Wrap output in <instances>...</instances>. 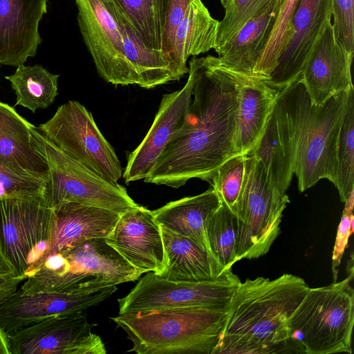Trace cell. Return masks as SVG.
<instances>
[{"mask_svg": "<svg viewBox=\"0 0 354 354\" xmlns=\"http://www.w3.org/2000/svg\"><path fill=\"white\" fill-rule=\"evenodd\" d=\"M192 100L181 128L145 178V183L179 188L192 178L211 182L216 170L236 156L237 94L242 74L218 57L194 56Z\"/></svg>", "mask_w": 354, "mask_h": 354, "instance_id": "1", "label": "cell"}, {"mask_svg": "<svg viewBox=\"0 0 354 354\" xmlns=\"http://www.w3.org/2000/svg\"><path fill=\"white\" fill-rule=\"evenodd\" d=\"M309 288L302 278L288 273L241 282L212 354L296 353L289 322Z\"/></svg>", "mask_w": 354, "mask_h": 354, "instance_id": "2", "label": "cell"}, {"mask_svg": "<svg viewBox=\"0 0 354 354\" xmlns=\"http://www.w3.org/2000/svg\"><path fill=\"white\" fill-rule=\"evenodd\" d=\"M348 92L315 106L299 79L279 91L294 140L295 175L301 192L322 179L335 184L339 136Z\"/></svg>", "mask_w": 354, "mask_h": 354, "instance_id": "3", "label": "cell"}, {"mask_svg": "<svg viewBox=\"0 0 354 354\" xmlns=\"http://www.w3.org/2000/svg\"><path fill=\"white\" fill-rule=\"evenodd\" d=\"M229 305L201 306L118 314L111 319L138 354H212L226 322Z\"/></svg>", "mask_w": 354, "mask_h": 354, "instance_id": "4", "label": "cell"}, {"mask_svg": "<svg viewBox=\"0 0 354 354\" xmlns=\"http://www.w3.org/2000/svg\"><path fill=\"white\" fill-rule=\"evenodd\" d=\"M142 274L105 238L93 239L45 257L26 277L23 292L88 293L135 281Z\"/></svg>", "mask_w": 354, "mask_h": 354, "instance_id": "5", "label": "cell"}, {"mask_svg": "<svg viewBox=\"0 0 354 354\" xmlns=\"http://www.w3.org/2000/svg\"><path fill=\"white\" fill-rule=\"evenodd\" d=\"M353 268L340 281L309 288L289 322L296 353L351 354L354 324Z\"/></svg>", "mask_w": 354, "mask_h": 354, "instance_id": "6", "label": "cell"}, {"mask_svg": "<svg viewBox=\"0 0 354 354\" xmlns=\"http://www.w3.org/2000/svg\"><path fill=\"white\" fill-rule=\"evenodd\" d=\"M30 134L34 147L48 167L44 198L50 208L73 202L121 215L140 205L124 187L107 181L88 169L56 147L34 125Z\"/></svg>", "mask_w": 354, "mask_h": 354, "instance_id": "7", "label": "cell"}, {"mask_svg": "<svg viewBox=\"0 0 354 354\" xmlns=\"http://www.w3.org/2000/svg\"><path fill=\"white\" fill-rule=\"evenodd\" d=\"M246 175L236 216V261L266 254L281 233L283 212L290 203L270 185L260 161L246 154Z\"/></svg>", "mask_w": 354, "mask_h": 354, "instance_id": "8", "label": "cell"}, {"mask_svg": "<svg viewBox=\"0 0 354 354\" xmlns=\"http://www.w3.org/2000/svg\"><path fill=\"white\" fill-rule=\"evenodd\" d=\"M37 129L52 143L88 169L111 183H118L122 169L113 148L93 117L80 102L70 100Z\"/></svg>", "mask_w": 354, "mask_h": 354, "instance_id": "9", "label": "cell"}, {"mask_svg": "<svg viewBox=\"0 0 354 354\" xmlns=\"http://www.w3.org/2000/svg\"><path fill=\"white\" fill-rule=\"evenodd\" d=\"M54 212L41 196L0 201V247L25 279L47 252Z\"/></svg>", "mask_w": 354, "mask_h": 354, "instance_id": "10", "label": "cell"}, {"mask_svg": "<svg viewBox=\"0 0 354 354\" xmlns=\"http://www.w3.org/2000/svg\"><path fill=\"white\" fill-rule=\"evenodd\" d=\"M241 282L232 268L214 279L203 281H173L147 272L126 296L118 299V314L228 305Z\"/></svg>", "mask_w": 354, "mask_h": 354, "instance_id": "11", "label": "cell"}, {"mask_svg": "<svg viewBox=\"0 0 354 354\" xmlns=\"http://www.w3.org/2000/svg\"><path fill=\"white\" fill-rule=\"evenodd\" d=\"M83 40L99 75L113 85H135L123 48L120 8L115 0H75Z\"/></svg>", "mask_w": 354, "mask_h": 354, "instance_id": "12", "label": "cell"}, {"mask_svg": "<svg viewBox=\"0 0 354 354\" xmlns=\"http://www.w3.org/2000/svg\"><path fill=\"white\" fill-rule=\"evenodd\" d=\"M85 311L53 316L7 335L10 354H106Z\"/></svg>", "mask_w": 354, "mask_h": 354, "instance_id": "13", "label": "cell"}, {"mask_svg": "<svg viewBox=\"0 0 354 354\" xmlns=\"http://www.w3.org/2000/svg\"><path fill=\"white\" fill-rule=\"evenodd\" d=\"M188 78L181 89L164 95L153 122L140 144L127 157L122 176L127 184L144 180L174 135L183 126L192 100L196 71L189 62Z\"/></svg>", "mask_w": 354, "mask_h": 354, "instance_id": "14", "label": "cell"}, {"mask_svg": "<svg viewBox=\"0 0 354 354\" xmlns=\"http://www.w3.org/2000/svg\"><path fill=\"white\" fill-rule=\"evenodd\" d=\"M332 19V0H300L290 21L286 44L267 84L279 91L297 81L326 24Z\"/></svg>", "mask_w": 354, "mask_h": 354, "instance_id": "15", "label": "cell"}, {"mask_svg": "<svg viewBox=\"0 0 354 354\" xmlns=\"http://www.w3.org/2000/svg\"><path fill=\"white\" fill-rule=\"evenodd\" d=\"M106 243L142 274L160 275L167 265L160 225L139 205L120 215Z\"/></svg>", "mask_w": 354, "mask_h": 354, "instance_id": "16", "label": "cell"}, {"mask_svg": "<svg viewBox=\"0 0 354 354\" xmlns=\"http://www.w3.org/2000/svg\"><path fill=\"white\" fill-rule=\"evenodd\" d=\"M116 286L88 293L17 292L0 305V327L9 335L57 315L86 311L110 297Z\"/></svg>", "mask_w": 354, "mask_h": 354, "instance_id": "17", "label": "cell"}, {"mask_svg": "<svg viewBox=\"0 0 354 354\" xmlns=\"http://www.w3.org/2000/svg\"><path fill=\"white\" fill-rule=\"evenodd\" d=\"M353 55L337 39L330 21L313 46L299 77L313 105H322L331 97L354 88L351 79Z\"/></svg>", "mask_w": 354, "mask_h": 354, "instance_id": "18", "label": "cell"}, {"mask_svg": "<svg viewBox=\"0 0 354 354\" xmlns=\"http://www.w3.org/2000/svg\"><path fill=\"white\" fill-rule=\"evenodd\" d=\"M47 0H0V63L17 67L36 55Z\"/></svg>", "mask_w": 354, "mask_h": 354, "instance_id": "19", "label": "cell"}, {"mask_svg": "<svg viewBox=\"0 0 354 354\" xmlns=\"http://www.w3.org/2000/svg\"><path fill=\"white\" fill-rule=\"evenodd\" d=\"M249 153L261 163L271 187L286 194L295 174V149L290 122L280 93L265 131Z\"/></svg>", "mask_w": 354, "mask_h": 354, "instance_id": "20", "label": "cell"}, {"mask_svg": "<svg viewBox=\"0 0 354 354\" xmlns=\"http://www.w3.org/2000/svg\"><path fill=\"white\" fill-rule=\"evenodd\" d=\"M279 93L264 80L242 75L235 117L234 147L236 155L247 154L258 144Z\"/></svg>", "mask_w": 354, "mask_h": 354, "instance_id": "21", "label": "cell"}, {"mask_svg": "<svg viewBox=\"0 0 354 354\" xmlns=\"http://www.w3.org/2000/svg\"><path fill=\"white\" fill-rule=\"evenodd\" d=\"M52 209L54 225L48 249L43 259L85 241L106 238L120 217L119 214L106 209L73 202Z\"/></svg>", "mask_w": 354, "mask_h": 354, "instance_id": "22", "label": "cell"}, {"mask_svg": "<svg viewBox=\"0 0 354 354\" xmlns=\"http://www.w3.org/2000/svg\"><path fill=\"white\" fill-rule=\"evenodd\" d=\"M280 0H270L218 53L227 68L253 77L255 65L274 26Z\"/></svg>", "mask_w": 354, "mask_h": 354, "instance_id": "23", "label": "cell"}, {"mask_svg": "<svg viewBox=\"0 0 354 354\" xmlns=\"http://www.w3.org/2000/svg\"><path fill=\"white\" fill-rule=\"evenodd\" d=\"M167 265L160 275L173 281L212 280L225 270L210 252L194 240L160 226Z\"/></svg>", "mask_w": 354, "mask_h": 354, "instance_id": "24", "label": "cell"}, {"mask_svg": "<svg viewBox=\"0 0 354 354\" xmlns=\"http://www.w3.org/2000/svg\"><path fill=\"white\" fill-rule=\"evenodd\" d=\"M119 8L124 54L134 77L135 85L151 88L179 80L183 76L171 57L162 50L147 47L120 6Z\"/></svg>", "mask_w": 354, "mask_h": 354, "instance_id": "25", "label": "cell"}, {"mask_svg": "<svg viewBox=\"0 0 354 354\" xmlns=\"http://www.w3.org/2000/svg\"><path fill=\"white\" fill-rule=\"evenodd\" d=\"M220 205V199L212 188L196 196L169 202L152 213L161 227L188 237L209 250L206 223Z\"/></svg>", "mask_w": 354, "mask_h": 354, "instance_id": "26", "label": "cell"}, {"mask_svg": "<svg viewBox=\"0 0 354 354\" xmlns=\"http://www.w3.org/2000/svg\"><path fill=\"white\" fill-rule=\"evenodd\" d=\"M32 125L13 107L0 102V159L47 181V163L31 141Z\"/></svg>", "mask_w": 354, "mask_h": 354, "instance_id": "27", "label": "cell"}, {"mask_svg": "<svg viewBox=\"0 0 354 354\" xmlns=\"http://www.w3.org/2000/svg\"><path fill=\"white\" fill-rule=\"evenodd\" d=\"M219 21L214 19L201 0H192L176 31L172 59L180 75L188 73L187 61L214 49Z\"/></svg>", "mask_w": 354, "mask_h": 354, "instance_id": "28", "label": "cell"}, {"mask_svg": "<svg viewBox=\"0 0 354 354\" xmlns=\"http://www.w3.org/2000/svg\"><path fill=\"white\" fill-rule=\"evenodd\" d=\"M58 75L50 73L39 64L19 65L13 74L5 76L15 93V105L26 107L33 113L53 103L58 95Z\"/></svg>", "mask_w": 354, "mask_h": 354, "instance_id": "29", "label": "cell"}, {"mask_svg": "<svg viewBox=\"0 0 354 354\" xmlns=\"http://www.w3.org/2000/svg\"><path fill=\"white\" fill-rule=\"evenodd\" d=\"M140 39L149 48L162 50V35L170 0H115Z\"/></svg>", "mask_w": 354, "mask_h": 354, "instance_id": "30", "label": "cell"}, {"mask_svg": "<svg viewBox=\"0 0 354 354\" xmlns=\"http://www.w3.org/2000/svg\"><path fill=\"white\" fill-rule=\"evenodd\" d=\"M209 250L224 270L236 262L238 218L226 205L210 215L205 226Z\"/></svg>", "mask_w": 354, "mask_h": 354, "instance_id": "31", "label": "cell"}, {"mask_svg": "<svg viewBox=\"0 0 354 354\" xmlns=\"http://www.w3.org/2000/svg\"><path fill=\"white\" fill-rule=\"evenodd\" d=\"M334 185L342 203L354 191V88L348 92L347 108L340 128Z\"/></svg>", "mask_w": 354, "mask_h": 354, "instance_id": "32", "label": "cell"}, {"mask_svg": "<svg viewBox=\"0 0 354 354\" xmlns=\"http://www.w3.org/2000/svg\"><path fill=\"white\" fill-rule=\"evenodd\" d=\"M300 0H280V3L269 38L253 71V77L267 80L274 71L286 44L290 21Z\"/></svg>", "mask_w": 354, "mask_h": 354, "instance_id": "33", "label": "cell"}, {"mask_svg": "<svg viewBox=\"0 0 354 354\" xmlns=\"http://www.w3.org/2000/svg\"><path fill=\"white\" fill-rule=\"evenodd\" d=\"M246 158V154H240L227 159L210 182L221 203L236 215L245 180Z\"/></svg>", "mask_w": 354, "mask_h": 354, "instance_id": "34", "label": "cell"}, {"mask_svg": "<svg viewBox=\"0 0 354 354\" xmlns=\"http://www.w3.org/2000/svg\"><path fill=\"white\" fill-rule=\"evenodd\" d=\"M46 181L19 167L0 159V201L41 196Z\"/></svg>", "mask_w": 354, "mask_h": 354, "instance_id": "35", "label": "cell"}, {"mask_svg": "<svg viewBox=\"0 0 354 354\" xmlns=\"http://www.w3.org/2000/svg\"><path fill=\"white\" fill-rule=\"evenodd\" d=\"M270 0H227L224 17L219 21L216 44L218 54L241 28Z\"/></svg>", "mask_w": 354, "mask_h": 354, "instance_id": "36", "label": "cell"}, {"mask_svg": "<svg viewBox=\"0 0 354 354\" xmlns=\"http://www.w3.org/2000/svg\"><path fill=\"white\" fill-rule=\"evenodd\" d=\"M332 18L337 39L354 54V0H332Z\"/></svg>", "mask_w": 354, "mask_h": 354, "instance_id": "37", "label": "cell"}, {"mask_svg": "<svg viewBox=\"0 0 354 354\" xmlns=\"http://www.w3.org/2000/svg\"><path fill=\"white\" fill-rule=\"evenodd\" d=\"M353 192H351L349 197L344 203V209L338 226L335 245L333 247L332 254V272L333 281H337L339 267L341 264L344 252L347 248L349 237L353 232Z\"/></svg>", "mask_w": 354, "mask_h": 354, "instance_id": "38", "label": "cell"}, {"mask_svg": "<svg viewBox=\"0 0 354 354\" xmlns=\"http://www.w3.org/2000/svg\"><path fill=\"white\" fill-rule=\"evenodd\" d=\"M192 1V0L169 1L162 35V51L171 57L176 31Z\"/></svg>", "mask_w": 354, "mask_h": 354, "instance_id": "39", "label": "cell"}, {"mask_svg": "<svg viewBox=\"0 0 354 354\" xmlns=\"http://www.w3.org/2000/svg\"><path fill=\"white\" fill-rule=\"evenodd\" d=\"M25 279L15 274H0V305L15 294Z\"/></svg>", "mask_w": 354, "mask_h": 354, "instance_id": "40", "label": "cell"}, {"mask_svg": "<svg viewBox=\"0 0 354 354\" xmlns=\"http://www.w3.org/2000/svg\"><path fill=\"white\" fill-rule=\"evenodd\" d=\"M15 270L0 247V274H13Z\"/></svg>", "mask_w": 354, "mask_h": 354, "instance_id": "41", "label": "cell"}, {"mask_svg": "<svg viewBox=\"0 0 354 354\" xmlns=\"http://www.w3.org/2000/svg\"><path fill=\"white\" fill-rule=\"evenodd\" d=\"M0 354H10L6 333L0 327Z\"/></svg>", "mask_w": 354, "mask_h": 354, "instance_id": "42", "label": "cell"}, {"mask_svg": "<svg viewBox=\"0 0 354 354\" xmlns=\"http://www.w3.org/2000/svg\"><path fill=\"white\" fill-rule=\"evenodd\" d=\"M220 1H221V3L222 6H223V8H225V5H226V3H227V0H220Z\"/></svg>", "mask_w": 354, "mask_h": 354, "instance_id": "43", "label": "cell"}, {"mask_svg": "<svg viewBox=\"0 0 354 354\" xmlns=\"http://www.w3.org/2000/svg\"><path fill=\"white\" fill-rule=\"evenodd\" d=\"M0 68H1V65H0Z\"/></svg>", "mask_w": 354, "mask_h": 354, "instance_id": "44", "label": "cell"}]
</instances>
